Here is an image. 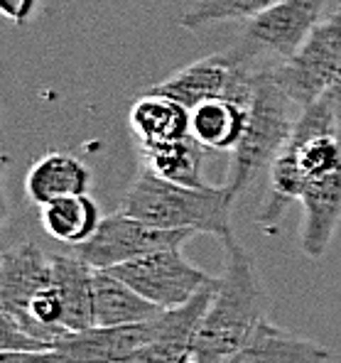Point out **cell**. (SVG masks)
<instances>
[{
  "label": "cell",
  "mask_w": 341,
  "mask_h": 363,
  "mask_svg": "<svg viewBox=\"0 0 341 363\" xmlns=\"http://www.w3.org/2000/svg\"><path fill=\"white\" fill-rule=\"evenodd\" d=\"M226 265L216 277L214 297L196 334V361L226 363L268 319L270 297L258 275V265L236 236L223 238Z\"/></svg>",
  "instance_id": "6da1fadb"
},
{
  "label": "cell",
  "mask_w": 341,
  "mask_h": 363,
  "mask_svg": "<svg viewBox=\"0 0 341 363\" xmlns=\"http://www.w3.org/2000/svg\"><path fill=\"white\" fill-rule=\"evenodd\" d=\"M236 194L226 186H186L142 167L125 191L121 211L169 231L233 236L231 211Z\"/></svg>",
  "instance_id": "7a4b0ae2"
},
{
  "label": "cell",
  "mask_w": 341,
  "mask_h": 363,
  "mask_svg": "<svg viewBox=\"0 0 341 363\" xmlns=\"http://www.w3.org/2000/svg\"><path fill=\"white\" fill-rule=\"evenodd\" d=\"M297 116H300V108L275 82L270 67H260L255 72L246 133L231 150V164H228L223 186L238 196L255 174L270 167L275 155L290 138Z\"/></svg>",
  "instance_id": "3957f363"
},
{
  "label": "cell",
  "mask_w": 341,
  "mask_h": 363,
  "mask_svg": "<svg viewBox=\"0 0 341 363\" xmlns=\"http://www.w3.org/2000/svg\"><path fill=\"white\" fill-rule=\"evenodd\" d=\"M341 69V5L317 25L300 50L280 64L270 67L275 82L295 101L297 108H307L319 101Z\"/></svg>",
  "instance_id": "277c9868"
},
{
  "label": "cell",
  "mask_w": 341,
  "mask_h": 363,
  "mask_svg": "<svg viewBox=\"0 0 341 363\" xmlns=\"http://www.w3.org/2000/svg\"><path fill=\"white\" fill-rule=\"evenodd\" d=\"M255 72L258 69L253 67V62H248L231 47L226 52H216L186 64L172 77L152 86V91L169 96L189 111L211 99H231L250 106Z\"/></svg>",
  "instance_id": "5b68a950"
},
{
  "label": "cell",
  "mask_w": 341,
  "mask_h": 363,
  "mask_svg": "<svg viewBox=\"0 0 341 363\" xmlns=\"http://www.w3.org/2000/svg\"><path fill=\"white\" fill-rule=\"evenodd\" d=\"M191 236L194 231H169L118 211L104 216L91 241L77 245L74 255L91 265L94 270H113L157 250L182 248Z\"/></svg>",
  "instance_id": "8992f818"
},
{
  "label": "cell",
  "mask_w": 341,
  "mask_h": 363,
  "mask_svg": "<svg viewBox=\"0 0 341 363\" xmlns=\"http://www.w3.org/2000/svg\"><path fill=\"white\" fill-rule=\"evenodd\" d=\"M111 272L160 309L182 307L214 282V277L186 260L182 248H167L142 255V258L118 265Z\"/></svg>",
  "instance_id": "52a82bcc"
},
{
  "label": "cell",
  "mask_w": 341,
  "mask_h": 363,
  "mask_svg": "<svg viewBox=\"0 0 341 363\" xmlns=\"http://www.w3.org/2000/svg\"><path fill=\"white\" fill-rule=\"evenodd\" d=\"M329 0H280L263 15L248 20L233 50L248 62L260 57L287 60L300 50L310 32L322 23Z\"/></svg>",
  "instance_id": "ba28073f"
},
{
  "label": "cell",
  "mask_w": 341,
  "mask_h": 363,
  "mask_svg": "<svg viewBox=\"0 0 341 363\" xmlns=\"http://www.w3.org/2000/svg\"><path fill=\"white\" fill-rule=\"evenodd\" d=\"M55 285V258L32 241L8 248L0 258V314L13 317L30 334V307Z\"/></svg>",
  "instance_id": "9c48e42d"
},
{
  "label": "cell",
  "mask_w": 341,
  "mask_h": 363,
  "mask_svg": "<svg viewBox=\"0 0 341 363\" xmlns=\"http://www.w3.org/2000/svg\"><path fill=\"white\" fill-rule=\"evenodd\" d=\"M300 204V248L307 258L317 260L327 253L341 221V164L305 177Z\"/></svg>",
  "instance_id": "30bf717a"
},
{
  "label": "cell",
  "mask_w": 341,
  "mask_h": 363,
  "mask_svg": "<svg viewBox=\"0 0 341 363\" xmlns=\"http://www.w3.org/2000/svg\"><path fill=\"white\" fill-rule=\"evenodd\" d=\"M152 341V319L130 327H91L57 339L60 363H128Z\"/></svg>",
  "instance_id": "8fae6325"
},
{
  "label": "cell",
  "mask_w": 341,
  "mask_h": 363,
  "mask_svg": "<svg viewBox=\"0 0 341 363\" xmlns=\"http://www.w3.org/2000/svg\"><path fill=\"white\" fill-rule=\"evenodd\" d=\"M332 351L307 336H297L265 319L226 363H327Z\"/></svg>",
  "instance_id": "7c38bea8"
},
{
  "label": "cell",
  "mask_w": 341,
  "mask_h": 363,
  "mask_svg": "<svg viewBox=\"0 0 341 363\" xmlns=\"http://www.w3.org/2000/svg\"><path fill=\"white\" fill-rule=\"evenodd\" d=\"M91 172L79 157L69 152H47L30 167L25 191L37 206H47L64 196L89 194Z\"/></svg>",
  "instance_id": "4fadbf2b"
},
{
  "label": "cell",
  "mask_w": 341,
  "mask_h": 363,
  "mask_svg": "<svg viewBox=\"0 0 341 363\" xmlns=\"http://www.w3.org/2000/svg\"><path fill=\"white\" fill-rule=\"evenodd\" d=\"M128 123H130L138 147L164 145V143L189 135V108L150 89L140 99L133 101Z\"/></svg>",
  "instance_id": "5bb4252c"
},
{
  "label": "cell",
  "mask_w": 341,
  "mask_h": 363,
  "mask_svg": "<svg viewBox=\"0 0 341 363\" xmlns=\"http://www.w3.org/2000/svg\"><path fill=\"white\" fill-rule=\"evenodd\" d=\"M164 309L138 295L111 270H94V327H130L155 319Z\"/></svg>",
  "instance_id": "9a60e30c"
},
{
  "label": "cell",
  "mask_w": 341,
  "mask_h": 363,
  "mask_svg": "<svg viewBox=\"0 0 341 363\" xmlns=\"http://www.w3.org/2000/svg\"><path fill=\"white\" fill-rule=\"evenodd\" d=\"M248 125V106L231 99H211L189 111V133L209 150H233Z\"/></svg>",
  "instance_id": "2e32d148"
},
{
  "label": "cell",
  "mask_w": 341,
  "mask_h": 363,
  "mask_svg": "<svg viewBox=\"0 0 341 363\" xmlns=\"http://www.w3.org/2000/svg\"><path fill=\"white\" fill-rule=\"evenodd\" d=\"M55 280L64 304V329L84 332L94 327V268L77 255H52Z\"/></svg>",
  "instance_id": "e0dca14e"
},
{
  "label": "cell",
  "mask_w": 341,
  "mask_h": 363,
  "mask_svg": "<svg viewBox=\"0 0 341 363\" xmlns=\"http://www.w3.org/2000/svg\"><path fill=\"white\" fill-rule=\"evenodd\" d=\"M101 221L104 216H101L99 204L89 194L64 196V199L42 206V228L55 241L67 243L72 248L91 241Z\"/></svg>",
  "instance_id": "ac0fdd59"
},
{
  "label": "cell",
  "mask_w": 341,
  "mask_h": 363,
  "mask_svg": "<svg viewBox=\"0 0 341 363\" xmlns=\"http://www.w3.org/2000/svg\"><path fill=\"white\" fill-rule=\"evenodd\" d=\"M204 150L206 147L196 143L189 133L186 138L164 143V145L140 147V157L142 167L167 182H177V184L186 186H209V182L201 174Z\"/></svg>",
  "instance_id": "d6986e66"
},
{
  "label": "cell",
  "mask_w": 341,
  "mask_h": 363,
  "mask_svg": "<svg viewBox=\"0 0 341 363\" xmlns=\"http://www.w3.org/2000/svg\"><path fill=\"white\" fill-rule=\"evenodd\" d=\"M280 0H196L189 10L179 18V28L201 30L214 23H228V20H248L263 15Z\"/></svg>",
  "instance_id": "ffe728a7"
},
{
  "label": "cell",
  "mask_w": 341,
  "mask_h": 363,
  "mask_svg": "<svg viewBox=\"0 0 341 363\" xmlns=\"http://www.w3.org/2000/svg\"><path fill=\"white\" fill-rule=\"evenodd\" d=\"M55 344H47L25 332L13 317L0 314V351H52Z\"/></svg>",
  "instance_id": "44dd1931"
},
{
  "label": "cell",
  "mask_w": 341,
  "mask_h": 363,
  "mask_svg": "<svg viewBox=\"0 0 341 363\" xmlns=\"http://www.w3.org/2000/svg\"><path fill=\"white\" fill-rule=\"evenodd\" d=\"M40 0H0V13L15 25H25L35 15Z\"/></svg>",
  "instance_id": "7402d4cb"
},
{
  "label": "cell",
  "mask_w": 341,
  "mask_h": 363,
  "mask_svg": "<svg viewBox=\"0 0 341 363\" xmlns=\"http://www.w3.org/2000/svg\"><path fill=\"white\" fill-rule=\"evenodd\" d=\"M0 363H60L52 351H0Z\"/></svg>",
  "instance_id": "603a6c76"
},
{
  "label": "cell",
  "mask_w": 341,
  "mask_h": 363,
  "mask_svg": "<svg viewBox=\"0 0 341 363\" xmlns=\"http://www.w3.org/2000/svg\"><path fill=\"white\" fill-rule=\"evenodd\" d=\"M324 99H327L329 108H332V113H334V123H337V135H339V140H341V69H339L337 79L332 82V86L327 89Z\"/></svg>",
  "instance_id": "cb8c5ba5"
},
{
  "label": "cell",
  "mask_w": 341,
  "mask_h": 363,
  "mask_svg": "<svg viewBox=\"0 0 341 363\" xmlns=\"http://www.w3.org/2000/svg\"><path fill=\"white\" fill-rule=\"evenodd\" d=\"M194 363H199V361H196V359H194Z\"/></svg>",
  "instance_id": "d4e9b609"
}]
</instances>
